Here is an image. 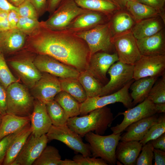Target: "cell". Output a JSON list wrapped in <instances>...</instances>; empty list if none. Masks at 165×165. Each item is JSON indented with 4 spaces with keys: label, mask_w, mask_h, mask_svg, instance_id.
Here are the masks:
<instances>
[{
    "label": "cell",
    "mask_w": 165,
    "mask_h": 165,
    "mask_svg": "<svg viewBox=\"0 0 165 165\" xmlns=\"http://www.w3.org/2000/svg\"><path fill=\"white\" fill-rule=\"evenodd\" d=\"M31 35V45L39 54L52 57L80 72L87 70L90 50L85 42L75 33L42 27Z\"/></svg>",
    "instance_id": "cell-1"
},
{
    "label": "cell",
    "mask_w": 165,
    "mask_h": 165,
    "mask_svg": "<svg viewBox=\"0 0 165 165\" xmlns=\"http://www.w3.org/2000/svg\"><path fill=\"white\" fill-rule=\"evenodd\" d=\"M88 113L81 117L69 118L68 120L67 126L81 137L91 131L103 135L114 119L110 108L107 106L94 109Z\"/></svg>",
    "instance_id": "cell-2"
},
{
    "label": "cell",
    "mask_w": 165,
    "mask_h": 165,
    "mask_svg": "<svg viewBox=\"0 0 165 165\" xmlns=\"http://www.w3.org/2000/svg\"><path fill=\"white\" fill-rule=\"evenodd\" d=\"M7 113L21 117H30L35 99L27 87L18 82L10 85L6 89Z\"/></svg>",
    "instance_id": "cell-3"
},
{
    "label": "cell",
    "mask_w": 165,
    "mask_h": 165,
    "mask_svg": "<svg viewBox=\"0 0 165 165\" xmlns=\"http://www.w3.org/2000/svg\"><path fill=\"white\" fill-rule=\"evenodd\" d=\"M121 133L103 136L90 132L84 136L88 143L93 157H100L111 165L116 164V151Z\"/></svg>",
    "instance_id": "cell-4"
},
{
    "label": "cell",
    "mask_w": 165,
    "mask_h": 165,
    "mask_svg": "<svg viewBox=\"0 0 165 165\" xmlns=\"http://www.w3.org/2000/svg\"><path fill=\"white\" fill-rule=\"evenodd\" d=\"M75 33L86 43L90 56L99 51L109 53L116 52L111 41L113 35L110 20L89 30Z\"/></svg>",
    "instance_id": "cell-5"
},
{
    "label": "cell",
    "mask_w": 165,
    "mask_h": 165,
    "mask_svg": "<svg viewBox=\"0 0 165 165\" xmlns=\"http://www.w3.org/2000/svg\"><path fill=\"white\" fill-rule=\"evenodd\" d=\"M87 10L79 7L74 0H64L41 25L52 30H65L76 17Z\"/></svg>",
    "instance_id": "cell-6"
},
{
    "label": "cell",
    "mask_w": 165,
    "mask_h": 165,
    "mask_svg": "<svg viewBox=\"0 0 165 165\" xmlns=\"http://www.w3.org/2000/svg\"><path fill=\"white\" fill-rule=\"evenodd\" d=\"M134 80V79H132L120 90L111 94L87 98L80 103V115H86L94 109L116 102L122 103L127 108L133 107V100L129 91L131 85Z\"/></svg>",
    "instance_id": "cell-7"
},
{
    "label": "cell",
    "mask_w": 165,
    "mask_h": 165,
    "mask_svg": "<svg viewBox=\"0 0 165 165\" xmlns=\"http://www.w3.org/2000/svg\"><path fill=\"white\" fill-rule=\"evenodd\" d=\"M111 41L120 62L134 65L141 57L137 39L131 29L113 35Z\"/></svg>",
    "instance_id": "cell-8"
},
{
    "label": "cell",
    "mask_w": 165,
    "mask_h": 165,
    "mask_svg": "<svg viewBox=\"0 0 165 165\" xmlns=\"http://www.w3.org/2000/svg\"><path fill=\"white\" fill-rule=\"evenodd\" d=\"M46 134L49 141H60L84 156H90L91 154L89 144L84 143L82 137L67 125L57 127L52 125Z\"/></svg>",
    "instance_id": "cell-9"
},
{
    "label": "cell",
    "mask_w": 165,
    "mask_h": 165,
    "mask_svg": "<svg viewBox=\"0 0 165 165\" xmlns=\"http://www.w3.org/2000/svg\"><path fill=\"white\" fill-rule=\"evenodd\" d=\"M134 65L128 64L119 61L112 64L107 73L110 79L102 87L99 96L115 93L122 88L133 79Z\"/></svg>",
    "instance_id": "cell-10"
},
{
    "label": "cell",
    "mask_w": 165,
    "mask_h": 165,
    "mask_svg": "<svg viewBox=\"0 0 165 165\" xmlns=\"http://www.w3.org/2000/svg\"><path fill=\"white\" fill-rule=\"evenodd\" d=\"M41 72H46L59 78L78 79L80 72L73 67L50 56L39 54L33 61Z\"/></svg>",
    "instance_id": "cell-11"
},
{
    "label": "cell",
    "mask_w": 165,
    "mask_h": 165,
    "mask_svg": "<svg viewBox=\"0 0 165 165\" xmlns=\"http://www.w3.org/2000/svg\"><path fill=\"white\" fill-rule=\"evenodd\" d=\"M156 114L158 113L155 104L146 98L136 106L119 112L116 116L123 115L124 119L120 123L111 127V129L115 134L121 133L132 123Z\"/></svg>",
    "instance_id": "cell-12"
},
{
    "label": "cell",
    "mask_w": 165,
    "mask_h": 165,
    "mask_svg": "<svg viewBox=\"0 0 165 165\" xmlns=\"http://www.w3.org/2000/svg\"><path fill=\"white\" fill-rule=\"evenodd\" d=\"M165 74V55L141 56L134 65L135 80L148 77H158Z\"/></svg>",
    "instance_id": "cell-13"
},
{
    "label": "cell",
    "mask_w": 165,
    "mask_h": 165,
    "mask_svg": "<svg viewBox=\"0 0 165 165\" xmlns=\"http://www.w3.org/2000/svg\"><path fill=\"white\" fill-rule=\"evenodd\" d=\"M46 134L36 137L31 134L11 165H31L47 145Z\"/></svg>",
    "instance_id": "cell-14"
},
{
    "label": "cell",
    "mask_w": 165,
    "mask_h": 165,
    "mask_svg": "<svg viewBox=\"0 0 165 165\" xmlns=\"http://www.w3.org/2000/svg\"><path fill=\"white\" fill-rule=\"evenodd\" d=\"M118 61L116 52L109 53L98 52L90 56L86 70L101 83L105 85L108 81L106 76L108 69Z\"/></svg>",
    "instance_id": "cell-15"
},
{
    "label": "cell",
    "mask_w": 165,
    "mask_h": 165,
    "mask_svg": "<svg viewBox=\"0 0 165 165\" xmlns=\"http://www.w3.org/2000/svg\"><path fill=\"white\" fill-rule=\"evenodd\" d=\"M31 89L34 98L45 104L54 100L61 91L59 78L46 72L42 73L40 79Z\"/></svg>",
    "instance_id": "cell-16"
},
{
    "label": "cell",
    "mask_w": 165,
    "mask_h": 165,
    "mask_svg": "<svg viewBox=\"0 0 165 165\" xmlns=\"http://www.w3.org/2000/svg\"><path fill=\"white\" fill-rule=\"evenodd\" d=\"M111 18L103 13L88 10L76 17L66 30L74 33L87 30L108 22Z\"/></svg>",
    "instance_id": "cell-17"
},
{
    "label": "cell",
    "mask_w": 165,
    "mask_h": 165,
    "mask_svg": "<svg viewBox=\"0 0 165 165\" xmlns=\"http://www.w3.org/2000/svg\"><path fill=\"white\" fill-rule=\"evenodd\" d=\"M9 64L25 86L32 89L40 79L42 73L35 65L33 61L25 58L11 61Z\"/></svg>",
    "instance_id": "cell-18"
},
{
    "label": "cell",
    "mask_w": 165,
    "mask_h": 165,
    "mask_svg": "<svg viewBox=\"0 0 165 165\" xmlns=\"http://www.w3.org/2000/svg\"><path fill=\"white\" fill-rule=\"evenodd\" d=\"M30 118L31 134L36 137L46 134L52 125L46 104L37 100L35 99Z\"/></svg>",
    "instance_id": "cell-19"
},
{
    "label": "cell",
    "mask_w": 165,
    "mask_h": 165,
    "mask_svg": "<svg viewBox=\"0 0 165 165\" xmlns=\"http://www.w3.org/2000/svg\"><path fill=\"white\" fill-rule=\"evenodd\" d=\"M142 56L165 55V32L163 28L152 35L137 39Z\"/></svg>",
    "instance_id": "cell-20"
},
{
    "label": "cell",
    "mask_w": 165,
    "mask_h": 165,
    "mask_svg": "<svg viewBox=\"0 0 165 165\" xmlns=\"http://www.w3.org/2000/svg\"><path fill=\"white\" fill-rule=\"evenodd\" d=\"M158 117V115L156 114L131 124L125 130L126 132L121 135L120 140L123 141H139L142 139L151 127L156 122Z\"/></svg>",
    "instance_id": "cell-21"
},
{
    "label": "cell",
    "mask_w": 165,
    "mask_h": 165,
    "mask_svg": "<svg viewBox=\"0 0 165 165\" xmlns=\"http://www.w3.org/2000/svg\"><path fill=\"white\" fill-rule=\"evenodd\" d=\"M142 146L136 141L119 142L116 151L117 160L124 165H135Z\"/></svg>",
    "instance_id": "cell-22"
},
{
    "label": "cell",
    "mask_w": 165,
    "mask_h": 165,
    "mask_svg": "<svg viewBox=\"0 0 165 165\" xmlns=\"http://www.w3.org/2000/svg\"><path fill=\"white\" fill-rule=\"evenodd\" d=\"M165 22L157 16L136 22L131 29L136 39L152 35L164 28Z\"/></svg>",
    "instance_id": "cell-23"
},
{
    "label": "cell",
    "mask_w": 165,
    "mask_h": 165,
    "mask_svg": "<svg viewBox=\"0 0 165 165\" xmlns=\"http://www.w3.org/2000/svg\"><path fill=\"white\" fill-rule=\"evenodd\" d=\"M26 39V34L17 28L0 32V52L11 53L22 48Z\"/></svg>",
    "instance_id": "cell-24"
},
{
    "label": "cell",
    "mask_w": 165,
    "mask_h": 165,
    "mask_svg": "<svg viewBox=\"0 0 165 165\" xmlns=\"http://www.w3.org/2000/svg\"><path fill=\"white\" fill-rule=\"evenodd\" d=\"M126 9L135 21L137 22L143 20L160 16L165 19L164 12L135 0L128 2Z\"/></svg>",
    "instance_id": "cell-25"
},
{
    "label": "cell",
    "mask_w": 165,
    "mask_h": 165,
    "mask_svg": "<svg viewBox=\"0 0 165 165\" xmlns=\"http://www.w3.org/2000/svg\"><path fill=\"white\" fill-rule=\"evenodd\" d=\"M31 133V123H30L22 129L10 143L2 165H11Z\"/></svg>",
    "instance_id": "cell-26"
},
{
    "label": "cell",
    "mask_w": 165,
    "mask_h": 165,
    "mask_svg": "<svg viewBox=\"0 0 165 165\" xmlns=\"http://www.w3.org/2000/svg\"><path fill=\"white\" fill-rule=\"evenodd\" d=\"M30 123V117H21L6 113L2 116L0 126V140L21 130Z\"/></svg>",
    "instance_id": "cell-27"
},
{
    "label": "cell",
    "mask_w": 165,
    "mask_h": 165,
    "mask_svg": "<svg viewBox=\"0 0 165 165\" xmlns=\"http://www.w3.org/2000/svg\"><path fill=\"white\" fill-rule=\"evenodd\" d=\"M158 77H148L135 80L130 87L133 106L143 101L147 97Z\"/></svg>",
    "instance_id": "cell-28"
},
{
    "label": "cell",
    "mask_w": 165,
    "mask_h": 165,
    "mask_svg": "<svg viewBox=\"0 0 165 165\" xmlns=\"http://www.w3.org/2000/svg\"><path fill=\"white\" fill-rule=\"evenodd\" d=\"M80 7L87 10L105 13L111 17L121 9L112 0H74Z\"/></svg>",
    "instance_id": "cell-29"
},
{
    "label": "cell",
    "mask_w": 165,
    "mask_h": 165,
    "mask_svg": "<svg viewBox=\"0 0 165 165\" xmlns=\"http://www.w3.org/2000/svg\"><path fill=\"white\" fill-rule=\"evenodd\" d=\"M110 22L113 36L130 30L135 23L126 9L116 12L112 16Z\"/></svg>",
    "instance_id": "cell-30"
},
{
    "label": "cell",
    "mask_w": 165,
    "mask_h": 165,
    "mask_svg": "<svg viewBox=\"0 0 165 165\" xmlns=\"http://www.w3.org/2000/svg\"><path fill=\"white\" fill-rule=\"evenodd\" d=\"M61 91L70 94L81 103L87 98L86 93L77 79L59 78Z\"/></svg>",
    "instance_id": "cell-31"
},
{
    "label": "cell",
    "mask_w": 165,
    "mask_h": 165,
    "mask_svg": "<svg viewBox=\"0 0 165 165\" xmlns=\"http://www.w3.org/2000/svg\"><path fill=\"white\" fill-rule=\"evenodd\" d=\"M54 100L63 108L69 118L80 115V103L67 93L61 91L56 95Z\"/></svg>",
    "instance_id": "cell-32"
},
{
    "label": "cell",
    "mask_w": 165,
    "mask_h": 165,
    "mask_svg": "<svg viewBox=\"0 0 165 165\" xmlns=\"http://www.w3.org/2000/svg\"><path fill=\"white\" fill-rule=\"evenodd\" d=\"M78 79L88 97L99 96L102 84L87 70L80 72Z\"/></svg>",
    "instance_id": "cell-33"
},
{
    "label": "cell",
    "mask_w": 165,
    "mask_h": 165,
    "mask_svg": "<svg viewBox=\"0 0 165 165\" xmlns=\"http://www.w3.org/2000/svg\"><path fill=\"white\" fill-rule=\"evenodd\" d=\"M48 114L52 124L57 127L67 125L69 117L65 111L54 99L46 104Z\"/></svg>",
    "instance_id": "cell-34"
},
{
    "label": "cell",
    "mask_w": 165,
    "mask_h": 165,
    "mask_svg": "<svg viewBox=\"0 0 165 165\" xmlns=\"http://www.w3.org/2000/svg\"><path fill=\"white\" fill-rule=\"evenodd\" d=\"M62 160L58 150L54 146H46L33 165H61Z\"/></svg>",
    "instance_id": "cell-35"
},
{
    "label": "cell",
    "mask_w": 165,
    "mask_h": 165,
    "mask_svg": "<svg viewBox=\"0 0 165 165\" xmlns=\"http://www.w3.org/2000/svg\"><path fill=\"white\" fill-rule=\"evenodd\" d=\"M165 133V115L159 116L156 121L149 129L142 139L139 141L143 145L154 140Z\"/></svg>",
    "instance_id": "cell-36"
},
{
    "label": "cell",
    "mask_w": 165,
    "mask_h": 165,
    "mask_svg": "<svg viewBox=\"0 0 165 165\" xmlns=\"http://www.w3.org/2000/svg\"><path fill=\"white\" fill-rule=\"evenodd\" d=\"M146 98L154 104L165 103V74L156 81Z\"/></svg>",
    "instance_id": "cell-37"
},
{
    "label": "cell",
    "mask_w": 165,
    "mask_h": 165,
    "mask_svg": "<svg viewBox=\"0 0 165 165\" xmlns=\"http://www.w3.org/2000/svg\"><path fill=\"white\" fill-rule=\"evenodd\" d=\"M18 81L9 68L3 54L0 52V83L6 89L10 85Z\"/></svg>",
    "instance_id": "cell-38"
},
{
    "label": "cell",
    "mask_w": 165,
    "mask_h": 165,
    "mask_svg": "<svg viewBox=\"0 0 165 165\" xmlns=\"http://www.w3.org/2000/svg\"><path fill=\"white\" fill-rule=\"evenodd\" d=\"M42 27L41 23L38 20L20 17L16 26V28L26 35H32Z\"/></svg>",
    "instance_id": "cell-39"
},
{
    "label": "cell",
    "mask_w": 165,
    "mask_h": 165,
    "mask_svg": "<svg viewBox=\"0 0 165 165\" xmlns=\"http://www.w3.org/2000/svg\"><path fill=\"white\" fill-rule=\"evenodd\" d=\"M142 147L141 153L138 157L135 165H152L154 158V147L150 141Z\"/></svg>",
    "instance_id": "cell-40"
},
{
    "label": "cell",
    "mask_w": 165,
    "mask_h": 165,
    "mask_svg": "<svg viewBox=\"0 0 165 165\" xmlns=\"http://www.w3.org/2000/svg\"><path fill=\"white\" fill-rule=\"evenodd\" d=\"M17 8V12L20 17L38 20L37 12L29 0H26Z\"/></svg>",
    "instance_id": "cell-41"
},
{
    "label": "cell",
    "mask_w": 165,
    "mask_h": 165,
    "mask_svg": "<svg viewBox=\"0 0 165 165\" xmlns=\"http://www.w3.org/2000/svg\"><path fill=\"white\" fill-rule=\"evenodd\" d=\"M73 160L76 162L78 165H108V164L101 158H97L90 156H84L81 155H77Z\"/></svg>",
    "instance_id": "cell-42"
},
{
    "label": "cell",
    "mask_w": 165,
    "mask_h": 165,
    "mask_svg": "<svg viewBox=\"0 0 165 165\" xmlns=\"http://www.w3.org/2000/svg\"><path fill=\"white\" fill-rule=\"evenodd\" d=\"M22 129L6 136L0 140V165L2 164L10 143Z\"/></svg>",
    "instance_id": "cell-43"
},
{
    "label": "cell",
    "mask_w": 165,
    "mask_h": 165,
    "mask_svg": "<svg viewBox=\"0 0 165 165\" xmlns=\"http://www.w3.org/2000/svg\"><path fill=\"white\" fill-rule=\"evenodd\" d=\"M138 2L164 12L165 0H136Z\"/></svg>",
    "instance_id": "cell-44"
},
{
    "label": "cell",
    "mask_w": 165,
    "mask_h": 165,
    "mask_svg": "<svg viewBox=\"0 0 165 165\" xmlns=\"http://www.w3.org/2000/svg\"><path fill=\"white\" fill-rule=\"evenodd\" d=\"M7 94L6 89L0 83V114L7 113Z\"/></svg>",
    "instance_id": "cell-45"
},
{
    "label": "cell",
    "mask_w": 165,
    "mask_h": 165,
    "mask_svg": "<svg viewBox=\"0 0 165 165\" xmlns=\"http://www.w3.org/2000/svg\"><path fill=\"white\" fill-rule=\"evenodd\" d=\"M20 17L17 11L11 10L8 11V20L10 29L16 28Z\"/></svg>",
    "instance_id": "cell-46"
},
{
    "label": "cell",
    "mask_w": 165,
    "mask_h": 165,
    "mask_svg": "<svg viewBox=\"0 0 165 165\" xmlns=\"http://www.w3.org/2000/svg\"><path fill=\"white\" fill-rule=\"evenodd\" d=\"M8 11L0 10V32L10 29L8 20Z\"/></svg>",
    "instance_id": "cell-47"
},
{
    "label": "cell",
    "mask_w": 165,
    "mask_h": 165,
    "mask_svg": "<svg viewBox=\"0 0 165 165\" xmlns=\"http://www.w3.org/2000/svg\"><path fill=\"white\" fill-rule=\"evenodd\" d=\"M154 165H165V151L160 149L154 148Z\"/></svg>",
    "instance_id": "cell-48"
},
{
    "label": "cell",
    "mask_w": 165,
    "mask_h": 165,
    "mask_svg": "<svg viewBox=\"0 0 165 165\" xmlns=\"http://www.w3.org/2000/svg\"><path fill=\"white\" fill-rule=\"evenodd\" d=\"M150 141L154 148L165 151V133L156 139Z\"/></svg>",
    "instance_id": "cell-49"
},
{
    "label": "cell",
    "mask_w": 165,
    "mask_h": 165,
    "mask_svg": "<svg viewBox=\"0 0 165 165\" xmlns=\"http://www.w3.org/2000/svg\"><path fill=\"white\" fill-rule=\"evenodd\" d=\"M35 7L37 12L44 11L47 9V0H29Z\"/></svg>",
    "instance_id": "cell-50"
},
{
    "label": "cell",
    "mask_w": 165,
    "mask_h": 165,
    "mask_svg": "<svg viewBox=\"0 0 165 165\" xmlns=\"http://www.w3.org/2000/svg\"><path fill=\"white\" fill-rule=\"evenodd\" d=\"M63 0H48L47 2V10L52 14Z\"/></svg>",
    "instance_id": "cell-51"
},
{
    "label": "cell",
    "mask_w": 165,
    "mask_h": 165,
    "mask_svg": "<svg viewBox=\"0 0 165 165\" xmlns=\"http://www.w3.org/2000/svg\"><path fill=\"white\" fill-rule=\"evenodd\" d=\"M0 10L7 11L14 10L17 11V8L11 4L7 0H0Z\"/></svg>",
    "instance_id": "cell-52"
},
{
    "label": "cell",
    "mask_w": 165,
    "mask_h": 165,
    "mask_svg": "<svg viewBox=\"0 0 165 165\" xmlns=\"http://www.w3.org/2000/svg\"><path fill=\"white\" fill-rule=\"evenodd\" d=\"M117 4L120 8L121 9H125L127 3L131 1L135 0H112Z\"/></svg>",
    "instance_id": "cell-53"
},
{
    "label": "cell",
    "mask_w": 165,
    "mask_h": 165,
    "mask_svg": "<svg viewBox=\"0 0 165 165\" xmlns=\"http://www.w3.org/2000/svg\"><path fill=\"white\" fill-rule=\"evenodd\" d=\"M155 104L157 113H165V103Z\"/></svg>",
    "instance_id": "cell-54"
},
{
    "label": "cell",
    "mask_w": 165,
    "mask_h": 165,
    "mask_svg": "<svg viewBox=\"0 0 165 165\" xmlns=\"http://www.w3.org/2000/svg\"><path fill=\"white\" fill-rule=\"evenodd\" d=\"M61 165H78V164L73 160L65 159L64 160H62Z\"/></svg>",
    "instance_id": "cell-55"
},
{
    "label": "cell",
    "mask_w": 165,
    "mask_h": 165,
    "mask_svg": "<svg viewBox=\"0 0 165 165\" xmlns=\"http://www.w3.org/2000/svg\"><path fill=\"white\" fill-rule=\"evenodd\" d=\"M11 4L17 7L26 0H7Z\"/></svg>",
    "instance_id": "cell-56"
},
{
    "label": "cell",
    "mask_w": 165,
    "mask_h": 165,
    "mask_svg": "<svg viewBox=\"0 0 165 165\" xmlns=\"http://www.w3.org/2000/svg\"><path fill=\"white\" fill-rule=\"evenodd\" d=\"M2 116L0 114V126L1 123Z\"/></svg>",
    "instance_id": "cell-57"
}]
</instances>
